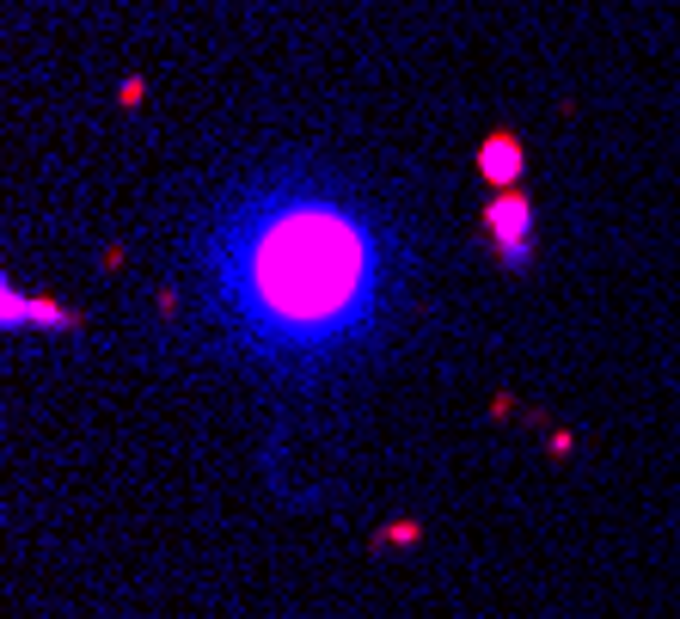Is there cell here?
<instances>
[{
    "label": "cell",
    "instance_id": "1",
    "mask_svg": "<svg viewBox=\"0 0 680 619\" xmlns=\"http://www.w3.org/2000/svg\"><path fill=\"white\" fill-rule=\"evenodd\" d=\"M246 295L270 325L295 338H325L337 319H350L368 301L362 233L325 209H295L270 221L246 252Z\"/></svg>",
    "mask_w": 680,
    "mask_h": 619
},
{
    "label": "cell",
    "instance_id": "2",
    "mask_svg": "<svg viewBox=\"0 0 680 619\" xmlns=\"http://www.w3.org/2000/svg\"><path fill=\"white\" fill-rule=\"evenodd\" d=\"M491 233L503 240L509 264H521V258L533 252V209H527V203H515V197H503V203L491 209Z\"/></svg>",
    "mask_w": 680,
    "mask_h": 619
},
{
    "label": "cell",
    "instance_id": "3",
    "mask_svg": "<svg viewBox=\"0 0 680 619\" xmlns=\"http://www.w3.org/2000/svg\"><path fill=\"white\" fill-rule=\"evenodd\" d=\"M478 166L491 172L497 184H509V178L521 172V141H515V135H491V141L478 148Z\"/></svg>",
    "mask_w": 680,
    "mask_h": 619
}]
</instances>
